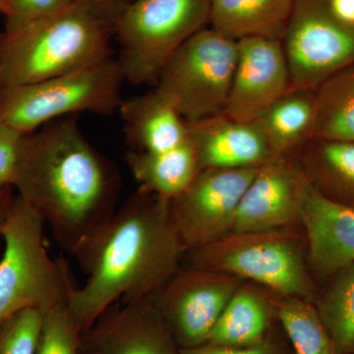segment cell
I'll return each instance as SVG.
<instances>
[{
  "instance_id": "1",
  "label": "cell",
  "mask_w": 354,
  "mask_h": 354,
  "mask_svg": "<svg viewBox=\"0 0 354 354\" xmlns=\"http://www.w3.org/2000/svg\"><path fill=\"white\" fill-rule=\"evenodd\" d=\"M169 204L138 188L77 247L72 256L87 279L68 307L82 332L111 305L152 297L183 266Z\"/></svg>"
},
{
  "instance_id": "2",
  "label": "cell",
  "mask_w": 354,
  "mask_h": 354,
  "mask_svg": "<svg viewBox=\"0 0 354 354\" xmlns=\"http://www.w3.org/2000/svg\"><path fill=\"white\" fill-rule=\"evenodd\" d=\"M13 188L72 256L118 209L121 177L67 116L26 135Z\"/></svg>"
},
{
  "instance_id": "3",
  "label": "cell",
  "mask_w": 354,
  "mask_h": 354,
  "mask_svg": "<svg viewBox=\"0 0 354 354\" xmlns=\"http://www.w3.org/2000/svg\"><path fill=\"white\" fill-rule=\"evenodd\" d=\"M113 31L73 3L48 17L0 32V93L113 57Z\"/></svg>"
},
{
  "instance_id": "4",
  "label": "cell",
  "mask_w": 354,
  "mask_h": 354,
  "mask_svg": "<svg viewBox=\"0 0 354 354\" xmlns=\"http://www.w3.org/2000/svg\"><path fill=\"white\" fill-rule=\"evenodd\" d=\"M183 262L252 281L283 297L314 304L318 295L319 285L310 270L302 225L232 232L209 245L188 251Z\"/></svg>"
},
{
  "instance_id": "5",
  "label": "cell",
  "mask_w": 354,
  "mask_h": 354,
  "mask_svg": "<svg viewBox=\"0 0 354 354\" xmlns=\"http://www.w3.org/2000/svg\"><path fill=\"white\" fill-rule=\"evenodd\" d=\"M41 216L16 194L2 227L0 259V321L25 311H48L68 304L76 288L64 258L48 252Z\"/></svg>"
},
{
  "instance_id": "6",
  "label": "cell",
  "mask_w": 354,
  "mask_h": 354,
  "mask_svg": "<svg viewBox=\"0 0 354 354\" xmlns=\"http://www.w3.org/2000/svg\"><path fill=\"white\" fill-rule=\"evenodd\" d=\"M125 81L113 57L41 82L0 93V121L28 135L48 123L91 113L111 115L118 111Z\"/></svg>"
},
{
  "instance_id": "7",
  "label": "cell",
  "mask_w": 354,
  "mask_h": 354,
  "mask_svg": "<svg viewBox=\"0 0 354 354\" xmlns=\"http://www.w3.org/2000/svg\"><path fill=\"white\" fill-rule=\"evenodd\" d=\"M211 0H132L113 26L125 81L153 85L169 58L209 23Z\"/></svg>"
},
{
  "instance_id": "8",
  "label": "cell",
  "mask_w": 354,
  "mask_h": 354,
  "mask_svg": "<svg viewBox=\"0 0 354 354\" xmlns=\"http://www.w3.org/2000/svg\"><path fill=\"white\" fill-rule=\"evenodd\" d=\"M236 58V41L203 28L169 58L153 88L186 122L207 120L225 111Z\"/></svg>"
},
{
  "instance_id": "9",
  "label": "cell",
  "mask_w": 354,
  "mask_h": 354,
  "mask_svg": "<svg viewBox=\"0 0 354 354\" xmlns=\"http://www.w3.org/2000/svg\"><path fill=\"white\" fill-rule=\"evenodd\" d=\"M281 41L290 88L316 90L354 64V25L335 17L329 0H295Z\"/></svg>"
},
{
  "instance_id": "10",
  "label": "cell",
  "mask_w": 354,
  "mask_h": 354,
  "mask_svg": "<svg viewBox=\"0 0 354 354\" xmlns=\"http://www.w3.org/2000/svg\"><path fill=\"white\" fill-rule=\"evenodd\" d=\"M244 281L225 272L183 265L152 298L177 346L189 349L208 342L228 301Z\"/></svg>"
},
{
  "instance_id": "11",
  "label": "cell",
  "mask_w": 354,
  "mask_h": 354,
  "mask_svg": "<svg viewBox=\"0 0 354 354\" xmlns=\"http://www.w3.org/2000/svg\"><path fill=\"white\" fill-rule=\"evenodd\" d=\"M258 169H202L169 201V215L186 252L234 232L242 196Z\"/></svg>"
},
{
  "instance_id": "12",
  "label": "cell",
  "mask_w": 354,
  "mask_h": 354,
  "mask_svg": "<svg viewBox=\"0 0 354 354\" xmlns=\"http://www.w3.org/2000/svg\"><path fill=\"white\" fill-rule=\"evenodd\" d=\"M310 189L297 156H274L261 165L239 204L234 232H250L301 225Z\"/></svg>"
},
{
  "instance_id": "13",
  "label": "cell",
  "mask_w": 354,
  "mask_h": 354,
  "mask_svg": "<svg viewBox=\"0 0 354 354\" xmlns=\"http://www.w3.org/2000/svg\"><path fill=\"white\" fill-rule=\"evenodd\" d=\"M79 354H181L152 297L113 304L81 333Z\"/></svg>"
},
{
  "instance_id": "14",
  "label": "cell",
  "mask_w": 354,
  "mask_h": 354,
  "mask_svg": "<svg viewBox=\"0 0 354 354\" xmlns=\"http://www.w3.org/2000/svg\"><path fill=\"white\" fill-rule=\"evenodd\" d=\"M236 43V64L223 113L255 121L290 90V70L279 39L249 38Z\"/></svg>"
},
{
  "instance_id": "15",
  "label": "cell",
  "mask_w": 354,
  "mask_h": 354,
  "mask_svg": "<svg viewBox=\"0 0 354 354\" xmlns=\"http://www.w3.org/2000/svg\"><path fill=\"white\" fill-rule=\"evenodd\" d=\"M188 141L200 171L260 167L274 157L256 121H239L221 113L188 123Z\"/></svg>"
},
{
  "instance_id": "16",
  "label": "cell",
  "mask_w": 354,
  "mask_h": 354,
  "mask_svg": "<svg viewBox=\"0 0 354 354\" xmlns=\"http://www.w3.org/2000/svg\"><path fill=\"white\" fill-rule=\"evenodd\" d=\"M301 225L308 244L310 270L320 285L354 262V208L330 201L310 185Z\"/></svg>"
},
{
  "instance_id": "17",
  "label": "cell",
  "mask_w": 354,
  "mask_h": 354,
  "mask_svg": "<svg viewBox=\"0 0 354 354\" xmlns=\"http://www.w3.org/2000/svg\"><path fill=\"white\" fill-rule=\"evenodd\" d=\"M279 297L265 286L244 281L230 298L207 344L237 348L264 341L279 324Z\"/></svg>"
},
{
  "instance_id": "18",
  "label": "cell",
  "mask_w": 354,
  "mask_h": 354,
  "mask_svg": "<svg viewBox=\"0 0 354 354\" xmlns=\"http://www.w3.org/2000/svg\"><path fill=\"white\" fill-rule=\"evenodd\" d=\"M118 111L131 151L164 152L188 141V123L155 88L122 100Z\"/></svg>"
},
{
  "instance_id": "19",
  "label": "cell",
  "mask_w": 354,
  "mask_h": 354,
  "mask_svg": "<svg viewBox=\"0 0 354 354\" xmlns=\"http://www.w3.org/2000/svg\"><path fill=\"white\" fill-rule=\"evenodd\" d=\"M295 0H211L209 27L234 41L283 39Z\"/></svg>"
},
{
  "instance_id": "20",
  "label": "cell",
  "mask_w": 354,
  "mask_h": 354,
  "mask_svg": "<svg viewBox=\"0 0 354 354\" xmlns=\"http://www.w3.org/2000/svg\"><path fill=\"white\" fill-rule=\"evenodd\" d=\"M295 156L317 193L354 208V142L311 138Z\"/></svg>"
},
{
  "instance_id": "21",
  "label": "cell",
  "mask_w": 354,
  "mask_h": 354,
  "mask_svg": "<svg viewBox=\"0 0 354 354\" xmlns=\"http://www.w3.org/2000/svg\"><path fill=\"white\" fill-rule=\"evenodd\" d=\"M314 120L315 90L290 88L255 121L272 155L293 156L311 139Z\"/></svg>"
},
{
  "instance_id": "22",
  "label": "cell",
  "mask_w": 354,
  "mask_h": 354,
  "mask_svg": "<svg viewBox=\"0 0 354 354\" xmlns=\"http://www.w3.org/2000/svg\"><path fill=\"white\" fill-rule=\"evenodd\" d=\"M124 160L139 189L169 202L183 192L200 171L189 141L164 152L130 151Z\"/></svg>"
},
{
  "instance_id": "23",
  "label": "cell",
  "mask_w": 354,
  "mask_h": 354,
  "mask_svg": "<svg viewBox=\"0 0 354 354\" xmlns=\"http://www.w3.org/2000/svg\"><path fill=\"white\" fill-rule=\"evenodd\" d=\"M311 138L354 142V64L316 88Z\"/></svg>"
},
{
  "instance_id": "24",
  "label": "cell",
  "mask_w": 354,
  "mask_h": 354,
  "mask_svg": "<svg viewBox=\"0 0 354 354\" xmlns=\"http://www.w3.org/2000/svg\"><path fill=\"white\" fill-rule=\"evenodd\" d=\"M314 306L337 354H354V262L319 285Z\"/></svg>"
},
{
  "instance_id": "25",
  "label": "cell",
  "mask_w": 354,
  "mask_h": 354,
  "mask_svg": "<svg viewBox=\"0 0 354 354\" xmlns=\"http://www.w3.org/2000/svg\"><path fill=\"white\" fill-rule=\"evenodd\" d=\"M278 314L295 354H337L312 302L279 297Z\"/></svg>"
},
{
  "instance_id": "26",
  "label": "cell",
  "mask_w": 354,
  "mask_h": 354,
  "mask_svg": "<svg viewBox=\"0 0 354 354\" xmlns=\"http://www.w3.org/2000/svg\"><path fill=\"white\" fill-rule=\"evenodd\" d=\"M81 330L68 304L44 312L35 354H79Z\"/></svg>"
},
{
  "instance_id": "27",
  "label": "cell",
  "mask_w": 354,
  "mask_h": 354,
  "mask_svg": "<svg viewBox=\"0 0 354 354\" xmlns=\"http://www.w3.org/2000/svg\"><path fill=\"white\" fill-rule=\"evenodd\" d=\"M44 313L25 310L0 321V354H35Z\"/></svg>"
},
{
  "instance_id": "28",
  "label": "cell",
  "mask_w": 354,
  "mask_h": 354,
  "mask_svg": "<svg viewBox=\"0 0 354 354\" xmlns=\"http://www.w3.org/2000/svg\"><path fill=\"white\" fill-rule=\"evenodd\" d=\"M6 3L4 29H10L59 12L73 0H6Z\"/></svg>"
},
{
  "instance_id": "29",
  "label": "cell",
  "mask_w": 354,
  "mask_h": 354,
  "mask_svg": "<svg viewBox=\"0 0 354 354\" xmlns=\"http://www.w3.org/2000/svg\"><path fill=\"white\" fill-rule=\"evenodd\" d=\"M181 354H295L288 341V335L281 323L272 330L271 334L254 346L246 348H220V346L203 344L189 349H181Z\"/></svg>"
},
{
  "instance_id": "30",
  "label": "cell",
  "mask_w": 354,
  "mask_h": 354,
  "mask_svg": "<svg viewBox=\"0 0 354 354\" xmlns=\"http://www.w3.org/2000/svg\"><path fill=\"white\" fill-rule=\"evenodd\" d=\"M25 136L0 121V188L13 187Z\"/></svg>"
},
{
  "instance_id": "31",
  "label": "cell",
  "mask_w": 354,
  "mask_h": 354,
  "mask_svg": "<svg viewBox=\"0 0 354 354\" xmlns=\"http://www.w3.org/2000/svg\"><path fill=\"white\" fill-rule=\"evenodd\" d=\"M131 1L132 0H73V3L87 9L95 17L106 23L113 31L114 22Z\"/></svg>"
},
{
  "instance_id": "32",
  "label": "cell",
  "mask_w": 354,
  "mask_h": 354,
  "mask_svg": "<svg viewBox=\"0 0 354 354\" xmlns=\"http://www.w3.org/2000/svg\"><path fill=\"white\" fill-rule=\"evenodd\" d=\"M329 6L335 17L354 25V0H329Z\"/></svg>"
},
{
  "instance_id": "33",
  "label": "cell",
  "mask_w": 354,
  "mask_h": 354,
  "mask_svg": "<svg viewBox=\"0 0 354 354\" xmlns=\"http://www.w3.org/2000/svg\"><path fill=\"white\" fill-rule=\"evenodd\" d=\"M15 196L16 192L13 187L8 186L0 188V241H2V227L6 225Z\"/></svg>"
},
{
  "instance_id": "34",
  "label": "cell",
  "mask_w": 354,
  "mask_h": 354,
  "mask_svg": "<svg viewBox=\"0 0 354 354\" xmlns=\"http://www.w3.org/2000/svg\"><path fill=\"white\" fill-rule=\"evenodd\" d=\"M7 12V3L6 0H0V14L6 16Z\"/></svg>"
}]
</instances>
